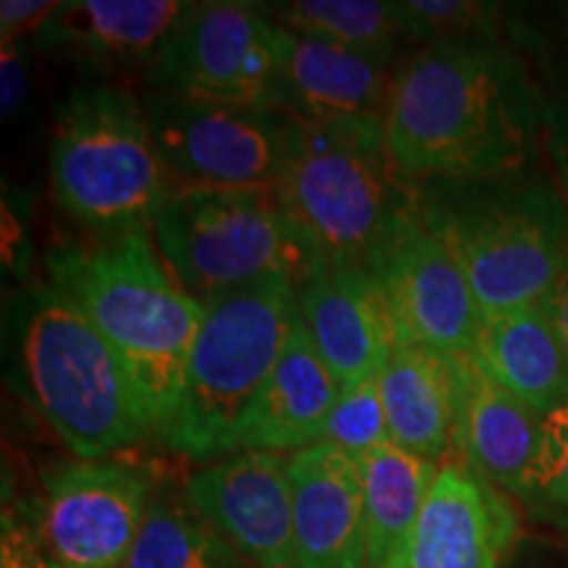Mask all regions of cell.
<instances>
[{"mask_svg":"<svg viewBox=\"0 0 568 568\" xmlns=\"http://www.w3.org/2000/svg\"><path fill=\"white\" fill-rule=\"evenodd\" d=\"M364 479L366 568H397L435 487L439 466L395 443L358 460Z\"/></svg>","mask_w":568,"mask_h":568,"instance_id":"603a6c76","label":"cell"},{"mask_svg":"<svg viewBox=\"0 0 568 568\" xmlns=\"http://www.w3.org/2000/svg\"><path fill=\"white\" fill-rule=\"evenodd\" d=\"M142 105L161 163L180 187H274L290 134L282 111L155 90Z\"/></svg>","mask_w":568,"mask_h":568,"instance_id":"30bf717a","label":"cell"},{"mask_svg":"<svg viewBox=\"0 0 568 568\" xmlns=\"http://www.w3.org/2000/svg\"><path fill=\"white\" fill-rule=\"evenodd\" d=\"M542 305L550 314L552 324H556L558 335L564 339L566 353H568V261H566L564 274H560V280L556 282V287H552V293L545 297Z\"/></svg>","mask_w":568,"mask_h":568,"instance_id":"d6a6232c","label":"cell"},{"mask_svg":"<svg viewBox=\"0 0 568 568\" xmlns=\"http://www.w3.org/2000/svg\"><path fill=\"white\" fill-rule=\"evenodd\" d=\"M514 537L516 516L493 481L445 464L397 568H500Z\"/></svg>","mask_w":568,"mask_h":568,"instance_id":"2e32d148","label":"cell"},{"mask_svg":"<svg viewBox=\"0 0 568 568\" xmlns=\"http://www.w3.org/2000/svg\"><path fill=\"white\" fill-rule=\"evenodd\" d=\"M51 0H3L0 3V32L3 42H21L27 34H38L45 19L55 11Z\"/></svg>","mask_w":568,"mask_h":568,"instance_id":"f546056e","label":"cell"},{"mask_svg":"<svg viewBox=\"0 0 568 568\" xmlns=\"http://www.w3.org/2000/svg\"><path fill=\"white\" fill-rule=\"evenodd\" d=\"M474 361L537 414L568 406V353L542 303L481 316Z\"/></svg>","mask_w":568,"mask_h":568,"instance_id":"44dd1931","label":"cell"},{"mask_svg":"<svg viewBox=\"0 0 568 568\" xmlns=\"http://www.w3.org/2000/svg\"><path fill=\"white\" fill-rule=\"evenodd\" d=\"M418 213L466 274L481 314L527 308L552 293L568 261V201L521 172L418 182Z\"/></svg>","mask_w":568,"mask_h":568,"instance_id":"3957f363","label":"cell"},{"mask_svg":"<svg viewBox=\"0 0 568 568\" xmlns=\"http://www.w3.org/2000/svg\"><path fill=\"white\" fill-rule=\"evenodd\" d=\"M174 280L197 301L316 264L274 187L176 184L151 224Z\"/></svg>","mask_w":568,"mask_h":568,"instance_id":"ba28073f","label":"cell"},{"mask_svg":"<svg viewBox=\"0 0 568 568\" xmlns=\"http://www.w3.org/2000/svg\"><path fill=\"white\" fill-rule=\"evenodd\" d=\"M379 389L397 447L437 464L456 445V355L397 343L379 376Z\"/></svg>","mask_w":568,"mask_h":568,"instance_id":"7402d4cb","label":"cell"},{"mask_svg":"<svg viewBox=\"0 0 568 568\" xmlns=\"http://www.w3.org/2000/svg\"><path fill=\"white\" fill-rule=\"evenodd\" d=\"M21 366L34 408L80 460H105L153 435L122 361L53 284L27 305Z\"/></svg>","mask_w":568,"mask_h":568,"instance_id":"8992f818","label":"cell"},{"mask_svg":"<svg viewBox=\"0 0 568 568\" xmlns=\"http://www.w3.org/2000/svg\"><path fill=\"white\" fill-rule=\"evenodd\" d=\"M393 80L387 67L351 48L293 32L276 111L311 124L387 122Z\"/></svg>","mask_w":568,"mask_h":568,"instance_id":"ffe728a7","label":"cell"},{"mask_svg":"<svg viewBox=\"0 0 568 568\" xmlns=\"http://www.w3.org/2000/svg\"><path fill=\"white\" fill-rule=\"evenodd\" d=\"M184 497L253 568L293 564L290 458L266 450L230 453L193 474Z\"/></svg>","mask_w":568,"mask_h":568,"instance_id":"4fadbf2b","label":"cell"},{"mask_svg":"<svg viewBox=\"0 0 568 568\" xmlns=\"http://www.w3.org/2000/svg\"><path fill=\"white\" fill-rule=\"evenodd\" d=\"M456 447L466 464L508 493L535 495L545 416L497 385L474 355H456Z\"/></svg>","mask_w":568,"mask_h":568,"instance_id":"ac0fdd59","label":"cell"},{"mask_svg":"<svg viewBox=\"0 0 568 568\" xmlns=\"http://www.w3.org/2000/svg\"><path fill=\"white\" fill-rule=\"evenodd\" d=\"M318 443H326L347 456L361 460L376 447L393 443L379 379H366L361 385L339 389L337 403L322 426Z\"/></svg>","mask_w":568,"mask_h":568,"instance_id":"484cf974","label":"cell"},{"mask_svg":"<svg viewBox=\"0 0 568 568\" xmlns=\"http://www.w3.org/2000/svg\"><path fill=\"white\" fill-rule=\"evenodd\" d=\"M297 311L339 389L379 379L397 337L379 282L366 266L316 261L297 282Z\"/></svg>","mask_w":568,"mask_h":568,"instance_id":"5bb4252c","label":"cell"},{"mask_svg":"<svg viewBox=\"0 0 568 568\" xmlns=\"http://www.w3.org/2000/svg\"><path fill=\"white\" fill-rule=\"evenodd\" d=\"M0 568H55L48 556L40 535L34 537L30 527L19 521L17 516L6 514L3 518V560Z\"/></svg>","mask_w":568,"mask_h":568,"instance_id":"f1b7e54d","label":"cell"},{"mask_svg":"<svg viewBox=\"0 0 568 568\" xmlns=\"http://www.w3.org/2000/svg\"><path fill=\"white\" fill-rule=\"evenodd\" d=\"M366 268L379 282L397 343L443 355L474 353L485 314L466 274L426 230L422 213L397 226Z\"/></svg>","mask_w":568,"mask_h":568,"instance_id":"7c38bea8","label":"cell"},{"mask_svg":"<svg viewBox=\"0 0 568 568\" xmlns=\"http://www.w3.org/2000/svg\"><path fill=\"white\" fill-rule=\"evenodd\" d=\"M193 9L184 0H67L34 34V45L90 74H148Z\"/></svg>","mask_w":568,"mask_h":568,"instance_id":"9a60e30c","label":"cell"},{"mask_svg":"<svg viewBox=\"0 0 568 568\" xmlns=\"http://www.w3.org/2000/svg\"><path fill=\"white\" fill-rule=\"evenodd\" d=\"M48 274L122 361L163 443L180 414L203 303L163 264L151 226L59 243Z\"/></svg>","mask_w":568,"mask_h":568,"instance_id":"7a4b0ae2","label":"cell"},{"mask_svg":"<svg viewBox=\"0 0 568 568\" xmlns=\"http://www.w3.org/2000/svg\"><path fill=\"white\" fill-rule=\"evenodd\" d=\"M542 98L493 38L426 45L393 77L387 145L410 180H477L531 166Z\"/></svg>","mask_w":568,"mask_h":568,"instance_id":"6da1fadb","label":"cell"},{"mask_svg":"<svg viewBox=\"0 0 568 568\" xmlns=\"http://www.w3.org/2000/svg\"><path fill=\"white\" fill-rule=\"evenodd\" d=\"M276 195L316 261L368 266L418 211V182L397 166L385 122L311 124L290 119Z\"/></svg>","mask_w":568,"mask_h":568,"instance_id":"277c9868","label":"cell"},{"mask_svg":"<svg viewBox=\"0 0 568 568\" xmlns=\"http://www.w3.org/2000/svg\"><path fill=\"white\" fill-rule=\"evenodd\" d=\"M293 564L290 568H366L364 479L358 460L316 443L290 456Z\"/></svg>","mask_w":568,"mask_h":568,"instance_id":"e0dca14e","label":"cell"},{"mask_svg":"<svg viewBox=\"0 0 568 568\" xmlns=\"http://www.w3.org/2000/svg\"><path fill=\"white\" fill-rule=\"evenodd\" d=\"M545 145L552 169H556L558 187L568 201V101L558 109L548 111V124H545Z\"/></svg>","mask_w":568,"mask_h":568,"instance_id":"4dcf8cb0","label":"cell"},{"mask_svg":"<svg viewBox=\"0 0 568 568\" xmlns=\"http://www.w3.org/2000/svg\"><path fill=\"white\" fill-rule=\"evenodd\" d=\"M55 568H61V566H55Z\"/></svg>","mask_w":568,"mask_h":568,"instance_id":"836d02e7","label":"cell"},{"mask_svg":"<svg viewBox=\"0 0 568 568\" xmlns=\"http://www.w3.org/2000/svg\"><path fill=\"white\" fill-rule=\"evenodd\" d=\"M30 71L21 59V42H3V116H13L30 88Z\"/></svg>","mask_w":568,"mask_h":568,"instance_id":"1f68e13d","label":"cell"},{"mask_svg":"<svg viewBox=\"0 0 568 568\" xmlns=\"http://www.w3.org/2000/svg\"><path fill=\"white\" fill-rule=\"evenodd\" d=\"M284 30L351 48L389 67L397 45L408 40L397 3L387 0H295L266 6Z\"/></svg>","mask_w":568,"mask_h":568,"instance_id":"d4e9b609","label":"cell"},{"mask_svg":"<svg viewBox=\"0 0 568 568\" xmlns=\"http://www.w3.org/2000/svg\"><path fill=\"white\" fill-rule=\"evenodd\" d=\"M535 495L568 514V406L545 416Z\"/></svg>","mask_w":568,"mask_h":568,"instance_id":"83f0119b","label":"cell"},{"mask_svg":"<svg viewBox=\"0 0 568 568\" xmlns=\"http://www.w3.org/2000/svg\"><path fill=\"white\" fill-rule=\"evenodd\" d=\"M290 42L293 32L264 6L195 3L145 82L155 92L276 111Z\"/></svg>","mask_w":568,"mask_h":568,"instance_id":"9c48e42d","label":"cell"},{"mask_svg":"<svg viewBox=\"0 0 568 568\" xmlns=\"http://www.w3.org/2000/svg\"><path fill=\"white\" fill-rule=\"evenodd\" d=\"M51 184L61 209L95 234L151 226L176 184L142 98L109 82L71 90L53 116Z\"/></svg>","mask_w":568,"mask_h":568,"instance_id":"5b68a950","label":"cell"},{"mask_svg":"<svg viewBox=\"0 0 568 568\" xmlns=\"http://www.w3.org/2000/svg\"><path fill=\"white\" fill-rule=\"evenodd\" d=\"M151 495L134 466L61 460L42 471L38 535L61 568H122Z\"/></svg>","mask_w":568,"mask_h":568,"instance_id":"8fae6325","label":"cell"},{"mask_svg":"<svg viewBox=\"0 0 568 568\" xmlns=\"http://www.w3.org/2000/svg\"><path fill=\"white\" fill-rule=\"evenodd\" d=\"M122 568H253L187 497L151 495Z\"/></svg>","mask_w":568,"mask_h":568,"instance_id":"cb8c5ba5","label":"cell"},{"mask_svg":"<svg viewBox=\"0 0 568 568\" xmlns=\"http://www.w3.org/2000/svg\"><path fill=\"white\" fill-rule=\"evenodd\" d=\"M408 40L435 42L460 38H489L485 32L495 17L493 6L466 3V0H400L397 3Z\"/></svg>","mask_w":568,"mask_h":568,"instance_id":"4316f807","label":"cell"},{"mask_svg":"<svg viewBox=\"0 0 568 568\" xmlns=\"http://www.w3.org/2000/svg\"><path fill=\"white\" fill-rule=\"evenodd\" d=\"M339 397V385L297 316L287 345L264 387L234 424L226 456L240 450H303L318 443L322 426Z\"/></svg>","mask_w":568,"mask_h":568,"instance_id":"d6986e66","label":"cell"},{"mask_svg":"<svg viewBox=\"0 0 568 568\" xmlns=\"http://www.w3.org/2000/svg\"><path fill=\"white\" fill-rule=\"evenodd\" d=\"M201 303L203 322L184 374L182 406L163 445L193 460H219L293 335L301 316L297 282L268 276Z\"/></svg>","mask_w":568,"mask_h":568,"instance_id":"52a82bcc","label":"cell"}]
</instances>
